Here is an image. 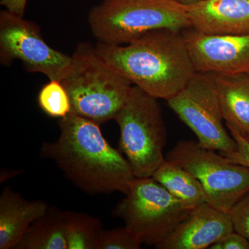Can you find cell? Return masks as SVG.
<instances>
[{"instance_id": "6da1fadb", "label": "cell", "mask_w": 249, "mask_h": 249, "mask_svg": "<svg viewBox=\"0 0 249 249\" xmlns=\"http://www.w3.org/2000/svg\"><path fill=\"white\" fill-rule=\"evenodd\" d=\"M60 136L41 146L65 177L85 193L125 194L133 172L125 157L105 138L100 124L76 114L59 119Z\"/></svg>"}, {"instance_id": "7a4b0ae2", "label": "cell", "mask_w": 249, "mask_h": 249, "mask_svg": "<svg viewBox=\"0 0 249 249\" xmlns=\"http://www.w3.org/2000/svg\"><path fill=\"white\" fill-rule=\"evenodd\" d=\"M96 51L132 85L166 101L186 86L196 73L182 31H150L130 43H98Z\"/></svg>"}, {"instance_id": "3957f363", "label": "cell", "mask_w": 249, "mask_h": 249, "mask_svg": "<svg viewBox=\"0 0 249 249\" xmlns=\"http://www.w3.org/2000/svg\"><path fill=\"white\" fill-rule=\"evenodd\" d=\"M71 57V71L60 81L70 96L71 114L98 124L115 119L132 83L105 61L89 43L78 45Z\"/></svg>"}, {"instance_id": "277c9868", "label": "cell", "mask_w": 249, "mask_h": 249, "mask_svg": "<svg viewBox=\"0 0 249 249\" xmlns=\"http://www.w3.org/2000/svg\"><path fill=\"white\" fill-rule=\"evenodd\" d=\"M88 22L98 43L110 45L130 43L152 31L191 28L186 5L178 0H103Z\"/></svg>"}, {"instance_id": "5b68a950", "label": "cell", "mask_w": 249, "mask_h": 249, "mask_svg": "<svg viewBox=\"0 0 249 249\" xmlns=\"http://www.w3.org/2000/svg\"><path fill=\"white\" fill-rule=\"evenodd\" d=\"M158 100L132 85L114 119L120 129L119 151L135 178H151L165 160L167 131Z\"/></svg>"}, {"instance_id": "8992f818", "label": "cell", "mask_w": 249, "mask_h": 249, "mask_svg": "<svg viewBox=\"0 0 249 249\" xmlns=\"http://www.w3.org/2000/svg\"><path fill=\"white\" fill-rule=\"evenodd\" d=\"M114 215L142 244L156 247L172 233L192 209L152 178H134Z\"/></svg>"}, {"instance_id": "52a82bcc", "label": "cell", "mask_w": 249, "mask_h": 249, "mask_svg": "<svg viewBox=\"0 0 249 249\" xmlns=\"http://www.w3.org/2000/svg\"><path fill=\"white\" fill-rule=\"evenodd\" d=\"M165 160L189 172L202 185L207 203L229 213L249 192V168L229 161L226 157L195 141L178 142Z\"/></svg>"}, {"instance_id": "ba28073f", "label": "cell", "mask_w": 249, "mask_h": 249, "mask_svg": "<svg viewBox=\"0 0 249 249\" xmlns=\"http://www.w3.org/2000/svg\"><path fill=\"white\" fill-rule=\"evenodd\" d=\"M167 102L180 120L196 134L202 146L222 156L237 151L235 141L223 124L214 73L196 72L186 86Z\"/></svg>"}, {"instance_id": "9c48e42d", "label": "cell", "mask_w": 249, "mask_h": 249, "mask_svg": "<svg viewBox=\"0 0 249 249\" xmlns=\"http://www.w3.org/2000/svg\"><path fill=\"white\" fill-rule=\"evenodd\" d=\"M0 57L9 64L19 60L29 72L61 81L71 71V56L52 49L36 24L7 10L0 12Z\"/></svg>"}, {"instance_id": "30bf717a", "label": "cell", "mask_w": 249, "mask_h": 249, "mask_svg": "<svg viewBox=\"0 0 249 249\" xmlns=\"http://www.w3.org/2000/svg\"><path fill=\"white\" fill-rule=\"evenodd\" d=\"M182 34L196 72H249V34L213 35L189 28Z\"/></svg>"}, {"instance_id": "8fae6325", "label": "cell", "mask_w": 249, "mask_h": 249, "mask_svg": "<svg viewBox=\"0 0 249 249\" xmlns=\"http://www.w3.org/2000/svg\"><path fill=\"white\" fill-rule=\"evenodd\" d=\"M234 231L230 215L205 203L190 213L157 249H205Z\"/></svg>"}, {"instance_id": "7c38bea8", "label": "cell", "mask_w": 249, "mask_h": 249, "mask_svg": "<svg viewBox=\"0 0 249 249\" xmlns=\"http://www.w3.org/2000/svg\"><path fill=\"white\" fill-rule=\"evenodd\" d=\"M186 6L191 29L213 35L249 34V0H204Z\"/></svg>"}, {"instance_id": "4fadbf2b", "label": "cell", "mask_w": 249, "mask_h": 249, "mask_svg": "<svg viewBox=\"0 0 249 249\" xmlns=\"http://www.w3.org/2000/svg\"><path fill=\"white\" fill-rule=\"evenodd\" d=\"M49 206L47 201L27 200L10 187L4 188L0 196V249H14Z\"/></svg>"}, {"instance_id": "5bb4252c", "label": "cell", "mask_w": 249, "mask_h": 249, "mask_svg": "<svg viewBox=\"0 0 249 249\" xmlns=\"http://www.w3.org/2000/svg\"><path fill=\"white\" fill-rule=\"evenodd\" d=\"M224 120L242 136L249 134V72L214 73Z\"/></svg>"}, {"instance_id": "9a60e30c", "label": "cell", "mask_w": 249, "mask_h": 249, "mask_svg": "<svg viewBox=\"0 0 249 249\" xmlns=\"http://www.w3.org/2000/svg\"><path fill=\"white\" fill-rule=\"evenodd\" d=\"M14 249H68L64 211L49 206L31 224Z\"/></svg>"}, {"instance_id": "2e32d148", "label": "cell", "mask_w": 249, "mask_h": 249, "mask_svg": "<svg viewBox=\"0 0 249 249\" xmlns=\"http://www.w3.org/2000/svg\"><path fill=\"white\" fill-rule=\"evenodd\" d=\"M152 178L189 209L207 203L200 181L189 172L166 160Z\"/></svg>"}, {"instance_id": "e0dca14e", "label": "cell", "mask_w": 249, "mask_h": 249, "mask_svg": "<svg viewBox=\"0 0 249 249\" xmlns=\"http://www.w3.org/2000/svg\"><path fill=\"white\" fill-rule=\"evenodd\" d=\"M65 237L68 249H97L103 231L99 218L76 211H64Z\"/></svg>"}, {"instance_id": "ac0fdd59", "label": "cell", "mask_w": 249, "mask_h": 249, "mask_svg": "<svg viewBox=\"0 0 249 249\" xmlns=\"http://www.w3.org/2000/svg\"><path fill=\"white\" fill-rule=\"evenodd\" d=\"M37 103L40 109L50 117L60 119L71 114L70 96L59 80H49L42 87L37 96Z\"/></svg>"}, {"instance_id": "d6986e66", "label": "cell", "mask_w": 249, "mask_h": 249, "mask_svg": "<svg viewBox=\"0 0 249 249\" xmlns=\"http://www.w3.org/2000/svg\"><path fill=\"white\" fill-rule=\"evenodd\" d=\"M142 245L137 236L124 226L111 230H103L97 249H139Z\"/></svg>"}, {"instance_id": "ffe728a7", "label": "cell", "mask_w": 249, "mask_h": 249, "mask_svg": "<svg viewBox=\"0 0 249 249\" xmlns=\"http://www.w3.org/2000/svg\"><path fill=\"white\" fill-rule=\"evenodd\" d=\"M229 214L234 231L243 235L249 241V192L232 206Z\"/></svg>"}, {"instance_id": "44dd1931", "label": "cell", "mask_w": 249, "mask_h": 249, "mask_svg": "<svg viewBox=\"0 0 249 249\" xmlns=\"http://www.w3.org/2000/svg\"><path fill=\"white\" fill-rule=\"evenodd\" d=\"M230 130L231 135L235 141L237 145V151L234 153L224 156L229 161L237 163L249 168V142L244 136L232 127H228Z\"/></svg>"}, {"instance_id": "7402d4cb", "label": "cell", "mask_w": 249, "mask_h": 249, "mask_svg": "<svg viewBox=\"0 0 249 249\" xmlns=\"http://www.w3.org/2000/svg\"><path fill=\"white\" fill-rule=\"evenodd\" d=\"M209 249H249V241L238 232L232 231L211 246Z\"/></svg>"}, {"instance_id": "603a6c76", "label": "cell", "mask_w": 249, "mask_h": 249, "mask_svg": "<svg viewBox=\"0 0 249 249\" xmlns=\"http://www.w3.org/2000/svg\"><path fill=\"white\" fill-rule=\"evenodd\" d=\"M27 3V0H1L0 1V4L4 6L6 10L22 17L25 13Z\"/></svg>"}, {"instance_id": "cb8c5ba5", "label": "cell", "mask_w": 249, "mask_h": 249, "mask_svg": "<svg viewBox=\"0 0 249 249\" xmlns=\"http://www.w3.org/2000/svg\"><path fill=\"white\" fill-rule=\"evenodd\" d=\"M180 2L185 5H190L195 4V3L199 2V1H204V0H178Z\"/></svg>"}, {"instance_id": "d4e9b609", "label": "cell", "mask_w": 249, "mask_h": 249, "mask_svg": "<svg viewBox=\"0 0 249 249\" xmlns=\"http://www.w3.org/2000/svg\"><path fill=\"white\" fill-rule=\"evenodd\" d=\"M245 138H246V139H247V140H248V141H249V135H248V136H247V137H245Z\"/></svg>"}]
</instances>
